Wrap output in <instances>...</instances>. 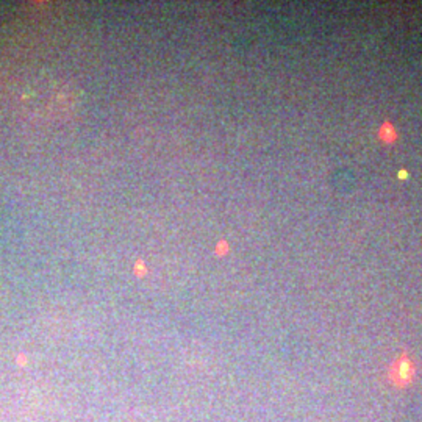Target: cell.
<instances>
[{
    "label": "cell",
    "mask_w": 422,
    "mask_h": 422,
    "mask_svg": "<svg viewBox=\"0 0 422 422\" xmlns=\"http://www.w3.org/2000/svg\"><path fill=\"white\" fill-rule=\"evenodd\" d=\"M414 374H416V366H414L413 360L410 356L402 355L393 363L391 371H389V379H391L395 386L402 388L413 380Z\"/></svg>",
    "instance_id": "6da1fadb"
},
{
    "label": "cell",
    "mask_w": 422,
    "mask_h": 422,
    "mask_svg": "<svg viewBox=\"0 0 422 422\" xmlns=\"http://www.w3.org/2000/svg\"><path fill=\"white\" fill-rule=\"evenodd\" d=\"M377 136H379V140L383 142V144H393V142L398 141L399 133H398V130H395V127L391 124V122L385 121L380 126Z\"/></svg>",
    "instance_id": "7a4b0ae2"
},
{
    "label": "cell",
    "mask_w": 422,
    "mask_h": 422,
    "mask_svg": "<svg viewBox=\"0 0 422 422\" xmlns=\"http://www.w3.org/2000/svg\"><path fill=\"white\" fill-rule=\"evenodd\" d=\"M398 177H399L400 180H405V179L410 177V174H408V171H405V169H400V171L398 172Z\"/></svg>",
    "instance_id": "3957f363"
}]
</instances>
